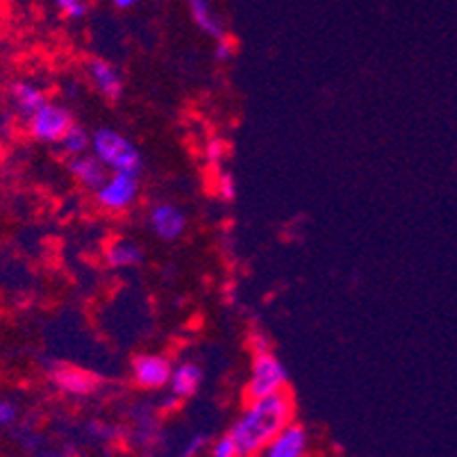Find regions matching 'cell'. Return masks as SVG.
Masks as SVG:
<instances>
[{
  "mask_svg": "<svg viewBox=\"0 0 457 457\" xmlns=\"http://www.w3.org/2000/svg\"><path fill=\"white\" fill-rule=\"evenodd\" d=\"M3 157H5V148H3V141H0V162H3Z\"/></svg>",
  "mask_w": 457,
  "mask_h": 457,
  "instance_id": "obj_28",
  "label": "cell"
},
{
  "mask_svg": "<svg viewBox=\"0 0 457 457\" xmlns=\"http://www.w3.org/2000/svg\"><path fill=\"white\" fill-rule=\"evenodd\" d=\"M226 153H228V144L221 139V137H212V139L205 144L207 164H212V166L221 164L223 157H226Z\"/></svg>",
  "mask_w": 457,
  "mask_h": 457,
  "instance_id": "obj_20",
  "label": "cell"
},
{
  "mask_svg": "<svg viewBox=\"0 0 457 457\" xmlns=\"http://www.w3.org/2000/svg\"><path fill=\"white\" fill-rule=\"evenodd\" d=\"M187 7H189V14L198 30H203L216 41L226 39L228 32L221 21H219V16H216L212 0H187Z\"/></svg>",
  "mask_w": 457,
  "mask_h": 457,
  "instance_id": "obj_15",
  "label": "cell"
},
{
  "mask_svg": "<svg viewBox=\"0 0 457 457\" xmlns=\"http://www.w3.org/2000/svg\"><path fill=\"white\" fill-rule=\"evenodd\" d=\"M89 428H91V432H94L96 437H101V439H110V437H114V435H116L114 428L105 426V423H91Z\"/></svg>",
  "mask_w": 457,
  "mask_h": 457,
  "instance_id": "obj_25",
  "label": "cell"
},
{
  "mask_svg": "<svg viewBox=\"0 0 457 457\" xmlns=\"http://www.w3.org/2000/svg\"><path fill=\"white\" fill-rule=\"evenodd\" d=\"M210 448V437H207L205 432H194L189 439L182 446L180 457H198L201 453H205Z\"/></svg>",
  "mask_w": 457,
  "mask_h": 457,
  "instance_id": "obj_19",
  "label": "cell"
},
{
  "mask_svg": "<svg viewBox=\"0 0 457 457\" xmlns=\"http://www.w3.org/2000/svg\"><path fill=\"white\" fill-rule=\"evenodd\" d=\"M76 123L69 107L60 105V103H46L30 121H26L28 135L39 144H60L62 137L69 132V128Z\"/></svg>",
  "mask_w": 457,
  "mask_h": 457,
  "instance_id": "obj_5",
  "label": "cell"
},
{
  "mask_svg": "<svg viewBox=\"0 0 457 457\" xmlns=\"http://www.w3.org/2000/svg\"><path fill=\"white\" fill-rule=\"evenodd\" d=\"M148 228L162 242H176L187 232V214L173 203H157L148 212Z\"/></svg>",
  "mask_w": 457,
  "mask_h": 457,
  "instance_id": "obj_8",
  "label": "cell"
},
{
  "mask_svg": "<svg viewBox=\"0 0 457 457\" xmlns=\"http://www.w3.org/2000/svg\"><path fill=\"white\" fill-rule=\"evenodd\" d=\"M178 405H180V401H178V398L173 396V394H169V396H166V398H162L160 412H173V410H176Z\"/></svg>",
  "mask_w": 457,
  "mask_h": 457,
  "instance_id": "obj_26",
  "label": "cell"
},
{
  "mask_svg": "<svg viewBox=\"0 0 457 457\" xmlns=\"http://www.w3.org/2000/svg\"><path fill=\"white\" fill-rule=\"evenodd\" d=\"M57 146H60V151L64 153V157H69V160L71 157L85 155V153H89L91 148V132L87 130V128L73 123V126L69 128V132L62 137V141L57 144Z\"/></svg>",
  "mask_w": 457,
  "mask_h": 457,
  "instance_id": "obj_16",
  "label": "cell"
},
{
  "mask_svg": "<svg viewBox=\"0 0 457 457\" xmlns=\"http://www.w3.org/2000/svg\"><path fill=\"white\" fill-rule=\"evenodd\" d=\"M203 369L191 360H182V362L173 364L171 378H169V392L178 398V401H187V398L196 396L198 389L203 385Z\"/></svg>",
  "mask_w": 457,
  "mask_h": 457,
  "instance_id": "obj_12",
  "label": "cell"
},
{
  "mask_svg": "<svg viewBox=\"0 0 457 457\" xmlns=\"http://www.w3.org/2000/svg\"><path fill=\"white\" fill-rule=\"evenodd\" d=\"M89 153L110 173H139L141 176V169H144V157L139 148L114 128H98L91 132Z\"/></svg>",
  "mask_w": 457,
  "mask_h": 457,
  "instance_id": "obj_2",
  "label": "cell"
},
{
  "mask_svg": "<svg viewBox=\"0 0 457 457\" xmlns=\"http://www.w3.org/2000/svg\"><path fill=\"white\" fill-rule=\"evenodd\" d=\"M232 55H235V46H232V41L228 39H219L216 41V48H214V60L221 62V64H226V62L232 60Z\"/></svg>",
  "mask_w": 457,
  "mask_h": 457,
  "instance_id": "obj_22",
  "label": "cell"
},
{
  "mask_svg": "<svg viewBox=\"0 0 457 457\" xmlns=\"http://www.w3.org/2000/svg\"><path fill=\"white\" fill-rule=\"evenodd\" d=\"M139 173H110L98 189L94 191L96 205L110 214H123L139 198Z\"/></svg>",
  "mask_w": 457,
  "mask_h": 457,
  "instance_id": "obj_4",
  "label": "cell"
},
{
  "mask_svg": "<svg viewBox=\"0 0 457 457\" xmlns=\"http://www.w3.org/2000/svg\"><path fill=\"white\" fill-rule=\"evenodd\" d=\"M251 351L253 355H260V353L271 351V342L264 332H253L251 335Z\"/></svg>",
  "mask_w": 457,
  "mask_h": 457,
  "instance_id": "obj_23",
  "label": "cell"
},
{
  "mask_svg": "<svg viewBox=\"0 0 457 457\" xmlns=\"http://www.w3.org/2000/svg\"><path fill=\"white\" fill-rule=\"evenodd\" d=\"M53 5L66 19H85L87 12H89V5H87L85 0H53Z\"/></svg>",
  "mask_w": 457,
  "mask_h": 457,
  "instance_id": "obj_18",
  "label": "cell"
},
{
  "mask_svg": "<svg viewBox=\"0 0 457 457\" xmlns=\"http://www.w3.org/2000/svg\"><path fill=\"white\" fill-rule=\"evenodd\" d=\"M10 107L21 121H30L32 116L48 103L46 91L30 80H16L10 85Z\"/></svg>",
  "mask_w": 457,
  "mask_h": 457,
  "instance_id": "obj_11",
  "label": "cell"
},
{
  "mask_svg": "<svg viewBox=\"0 0 457 457\" xmlns=\"http://www.w3.org/2000/svg\"><path fill=\"white\" fill-rule=\"evenodd\" d=\"M119 10H130V7H135L139 0H112Z\"/></svg>",
  "mask_w": 457,
  "mask_h": 457,
  "instance_id": "obj_27",
  "label": "cell"
},
{
  "mask_svg": "<svg viewBox=\"0 0 457 457\" xmlns=\"http://www.w3.org/2000/svg\"><path fill=\"white\" fill-rule=\"evenodd\" d=\"M210 457H239V451H237L235 442H232L228 432L210 444Z\"/></svg>",
  "mask_w": 457,
  "mask_h": 457,
  "instance_id": "obj_21",
  "label": "cell"
},
{
  "mask_svg": "<svg viewBox=\"0 0 457 457\" xmlns=\"http://www.w3.org/2000/svg\"><path fill=\"white\" fill-rule=\"evenodd\" d=\"M87 76H89L91 85L98 94L105 98V101L116 103L123 96V76L119 66H114L112 62L103 60V57H94L87 64Z\"/></svg>",
  "mask_w": 457,
  "mask_h": 457,
  "instance_id": "obj_10",
  "label": "cell"
},
{
  "mask_svg": "<svg viewBox=\"0 0 457 457\" xmlns=\"http://www.w3.org/2000/svg\"><path fill=\"white\" fill-rule=\"evenodd\" d=\"M48 380H51V385L60 394L76 398L94 396V394L103 387L101 376H96L94 371H87V369L73 367V364L64 362H55L48 367Z\"/></svg>",
  "mask_w": 457,
  "mask_h": 457,
  "instance_id": "obj_6",
  "label": "cell"
},
{
  "mask_svg": "<svg viewBox=\"0 0 457 457\" xmlns=\"http://www.w3.org/2000/svg\"><path fill=\"white\" fill-rule=\"evenodd\" d=\"M171 371L173 362L162 353H139L130 362L132 382L144 392H160V389L169 387Z\"/></svg>",
  "mask_w": 457,
  "mask_h": 457,
  "instance_id": "obj_7",
  "label": "cell"
},
{
  "mask_svg": "<svg viewBox=\"0 0 457 457\" xmlns=\"http://www.w3.org/2000/svg\"><path fill=\"white\" fill-rule=\"evenodd\" d=\"M66 169H69L71 178H73V180H76L78 185L87 191H96L98 187L103 185V182H105V178L110 176V171H107L105 166L96 160L91 153L71 157L69 164H66Z\"/></svg>",
  "mask_w": 457,
  "mask_h": 457,
  "instance_id": "obj_14",
  "label": "cell"
},
{
  "mask_svg": "<svg viewBox=\"0 0 457 457\" xmlns=\"http://www.w3.org/2000/svg\"><path fill=\"white\" fill-rule=\"evenodd\" d=\"M16 417V410L12 403L7 401H0V426H7V423L14 421Z\"/></svg>",
  "mask_w": 457,
  "mask_h": 457,
  "instance_id": "obj_24",
  "label": "cell"
},
{
  "mask_svg": "<svg viewBox=\"0 0 457 457\" xmlns=\"http://www.w3.org/2000/svg\"><path fill=\"white\" fill-rule=\"evenodd\" d=\"M294 414H296V403L289 392L246 401L239 417L228 430L239 451V457L260 455L262 448L267 446L282 428L294 421Z\"/></svg>",
  "mask_w": 457,
  "mask_h": 457,
  "instance_id": "obj_1",
  "label": "cell"
},
{
  "mask_svg": "<svg viewBox=\"0 0 457 457\" xmlns=\"http://www.w3.org/2000/svg\"><path fill=\"white\" fill-rule=\"evenodd\" d=\"M307 453H310V435L305 426L292 421L262 448L257 457H307Z\"/></svg>",
  "mask_w": 457,
  "mask_h": 457,
  "instance_id": "obj_9",
  "label": "cell"
},
{
  "mask_svg": "<svg viewBox=\"0 0 457 457\" xmlns=\"http://www.w3.org/2000/svg\"><path fill=\"white\" fill-rule=\"evenodd\" d=\"M216 196L223 203H232L237 198V180L230 171H219L214 178Z\"/></svg>",
  "mask_w": 457,
  "mask_h": 457,
  "instance_id": "obj_17",
  "label": "cell"
},
{
  "mask_svg": "<svg viewBox=\"0 0 457 457\" xmlns=\"http://www.w3.org/2000/svg\"><path fill=\"white\" fill-rule=\"evenodd\" d=\"M287 387H289V371L276 353L267 351L253 355L251 376H248L246 387H244L246 401L273 396V394L287 392Z\"/></svg>",
  "mask_w": 457,
  "mask_h": 457,
  "instance_id": "obj_3",
  "label": "cell"
},
{
  "mask_svg": "<svg viewBox=\"0 0 457 457\" xmlns=\"http://www.w3.org/2000/svg\"><path fill=\"white\" fill-rule=\"evenodd\" d=\"M105 257V264L114 271H126V269H137L144 264V248L139 246L132 239L126 237H119V239H112L110 244L103 251Z\"/></svg>",
  "mask_w": 457,
  "mask_h": 457,
  "instance_id": "obj_13",
  "label": "cell"
}]
</instances>
